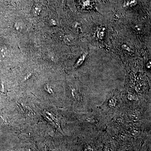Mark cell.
<instances>
[{"label": "cell", "mask_w": 151, "mask_h": 151, "mask_svg": "<svg viewBox=\"0 0 151 151\" xmlns=\"http://www.w3.org/2000/svg\"><path fill=\"white\" fill-rule=\"evenodd\" d=\"M122 104L120 94L118 92H110L107 94L103 102L101 104V110L104 114L109 115L113 114L116 111L119 110Z\"/></svg>", "instance_id": "6da1fadb"}, {"label": "cell", "mask_w": 151, "mask_h": 151, "mask_svg": "<svg viewBox=\"0 0 151 151\" xmlns=\"http://www.w3.org/2000/svg\"><path fill=\"white\" fill-rule=\"evenodd\" d=\"M87 54H88V53H87V52H85L84 54H83V55H82V56L79 58L78 61H77L74 67L77 68L79 67V66H80V65L83 63V62H84V60L86 59Z\"/></svg>", "instance_id": "7a4b0ae2"}, {"label": "cell", "mask_w": 151, "mask_h": 151, "mask_svg": "<svg viewBox=\"0 0 151 151\" xmlns=\"http://www.w3.org/2000/svg\"><path fill=\"white\" fill-rule=\"evenodd\" d=\"M105 28L104 27L100 28L97 31V37L100 39H102L105 35Z\"/></svg>", "instance_id": "3957f363"}, {"label": "cell", "mask_w": 151, "mask_h": 151, "mask_svg": "<svg viewBox=\"0 0 151 151\" xmlns=\"http://www.w3.org/2000/svg\"><path fill=\"white\" fill-rule=\"evenodd\" d=\"M112 147L111 145L108 143L105 144L104 146V151H112Z\"/></svg>", "instance_id": "277c9868"}]
</instances>
